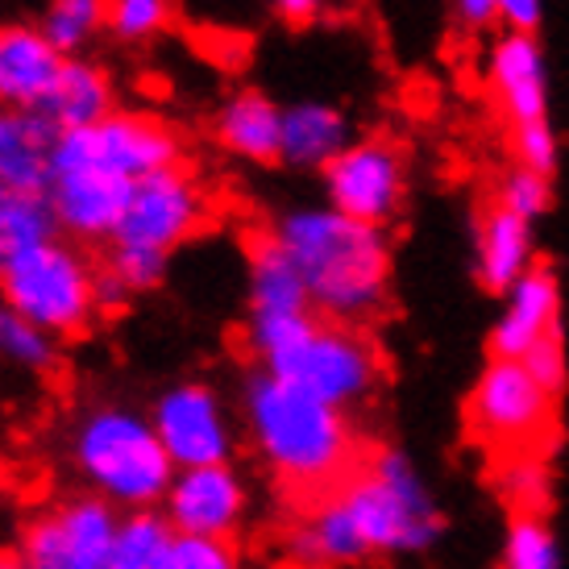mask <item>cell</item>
<instances>
[{"instance_id": "6da1fadb", "label": "cell", "mask_w": 569, "mask_h": 569, "mask_svg": "<svg viewBox=\"0 0 569 569\" xmlns=\"http://www.w3.org/2000/svg\"><path fill=\"white\" fill-rule=\"evenodd\" d=\"M441 532V507L420 470L399 449H379L308 507L287 532V553L300 569H341L366 557L425 553Z\"/></svg>"}, {"instance_id": "7a4b0ae2", "label": "cell", "mask_w": 569, "mask_h": 569, "mask_svg": "<svg viewBox=\"0 0 569 569\" xmlns=\"http://www.w3.org/2000/svg\"><path fill=\"white\" fill-rule=\"evenodd\" d=\"M270 238L296 262L312 312L337 325L375 320L391 300V238L329 204H296L279 212Z\"/></svg>"}, {"instance_id": "3957f363", "label": "cell", "mask_w": 569, "mask_h": 569, "mask_svg": "<svg viewBox=\"0 0 569 569\" xmlns=\"http://www.w3.org/2000/svg\"><path fill=\"white\" fill-rule=\"evenodd\" d=\"M241 411L253 453L287 487L329 495L358 470V437L349 411L329 408L267 370H253L246 379Z\"/></svg>"}, {"instance_id": "277c9868", "label": "cell", "mask_w": 569, "mask_h": 569, "mask_svg": "<svg viewBox=\"0 0 569 569\" xmlns=\"http://www.w3.org/2000/svg\"><path fill=\"white\" fill-rule=\"evenodd\" d=\"M258 366L337 411L362 408L379 391L382 358L358 325H337L317 312L250 317L246 325Z\"/></svg>"}, {"instance_id": "5b68a950", "label": "cell", "mask_w": 569, "mask_h": 569, "mask_svg": "<svg viewBox=\"0 0 569 569\" xmlns=\"http://www.w3.org/2000/svg\"><path fill=\"white\" fill-rule=\"evenodd\" d=\"M71 466L96 499L133 511H154L174 482V461L162 449L154 420L121 403L88 408L71 428Z\"/></svg>"}, {"instance_id": "8992f818", "label": "cell", "mask_w": 569, "mask_h": 569, "mask_svg": "<svg viewBox=\"0 0 569 569\" xmlns=\"http://www.w3.org/2000/svg\"><path fill=\"white\" fill-rule=\"evenodd\" d=\"M96 283H100V270L80 250V241L71 238L42 241L0 267V300L33 320L42 332H50L54 341L88 332L100 312Z\"/></svg>"}, {"instance_id": "52a82bcc", "label": "cell", "mask_w": 569, "mask_h": 569, "mask_svg": "<svg viewBox=\"0 0 569 569\" xmlns=\"http://www.w3.org/2000/svg\"><path fill=\"white\" fill-rule=\"evenodd\" d=\"M466 420L499 458H540L557 425V396L523 362L490 358L466 399Z\"/></svg>"}, {"instance_id": "ba28073f", "label": "cell", "mask_w": 569, "mask_h": 569, "mask_svg": "<svg viewBox=\"0 0 569 569\" xmlns=\"http://www.w3.org/2000/svg\"><path fill=\"white\" fill-rule=\"evenodd\" d=\"M408 183V154L391 138H353L346 154L320 171L325 204L375 229H387L403 212Z\"/></svg>"}, {"instance_id": "9c48e42d", "label": "cell", "mask_w": 569, "mask_h": 569, "mask_svg": "<svg viewBox=\"0 0 569 569\" xmlns=\"http://www.w3.org/2000/svg\"><path fill=\"white\" fill-rule=\"evenodd\" d=\"M117 537H121L117 507L96 495H80L38 511L26 523L21 557L30 569H112Z\"/></svg>"}, {"instance_id": "30bf717a", "label": "cell", "mask_w": 569, "mask_h": 569, "mask_svg": "<svg viewBox=\"0 0 569 569\" xmlns=\"http://www.w3.org/2000/svg\"><path fill=\"white\" fill-rule=\"evenodd\" d=\"M54 159L92 162L104 171H117L126 179H146L154 171L179 167L183 162V138L154 112L117 109L92 129H76V133H59Z\"/></svg>"}, {"instance_id": "8fae6325", "label": "cell", "mask_w": 569, "mask_h": 569, "mask_svg": "<svg viewBox=\"0 0 569 569\" xmlns=\"http://www.w3.org/2000/svg\"><path fill=\"white\" fill-rule=\"evenodd\" d=\"M208 221V196L200 179L179 162L167 171H154L133 183V200L112 246H142V250L167 253L188 246Z\"/></svg>"}, {"instance_id": "7c38bea8", "label": "cell", "mask_w": 569, "mask_h": 569, "mask_svg": "<svg viewBox=\"0 0 569 569\" xmlns=\"http://www.w3.org/2000/svg\"><path fill=\"white\" fill-rule=\"evenodd\" d=\"M154 432L162 449L171 453L174 470H196V466H224L233 458V420L224 399L208 382H174L154 399Z\"/></svg>"}, {"instance_id": "4fadbf2b", "label": "cell", "mask_w": 569, "mask_h": 569, "mask_svg": "<svg viewBox=\"0 0 569 569\" xmlns=\"http://www.w3.org/2000/svg\"><path fill=\"white\" fill-rule=\"evenodd\" d=\"M59 233L71 241H112L133 200V179L92 162L54 159L47 183Z\"/></svg>"}, {"instance_id": "5bb4252c", "label": "cell", "mask_w": 569, "mask_h": 569, "mask_svg": "<svg viewBox=\"0 0 569 569\" xmlns=\"http://www.w3.org/2000/svg\"><path fill=\"white\" fill-rule=\"evenodd\" d=\"M246 511H250V490L229 461L179 470L162 499V520L174 528V537L229 540L246 523Z\"/></svg>"}, {"instance_id": "9a60e30c", "label": "cell", "mask_w": 569, "mask_h": 569, "mask_svg": "<svg viewBox=\"0 0 569 569\" xmlns=\"http://www.w3.org/2000/svg\"><path fill=\"white\" fill-rule=\"evenodd\" d=\"M487 83L507 129L549 121V63L537 33H499L487 54Z\"/></svg>"}, {"instance_id": "2e32d148", "label": "cell", "mask_w": 569, "mask_h": 569, "mask_svg": "<svg viewBox=\"0 0 569 569\" xmlns=\"http://www.w3.org/2000/svg\"><path fill=\"white\" fill-rule=\"evenodd\" d=\"M553 332H561V279L549 262H537L503 296V312L490 329V358L523 362Z\"/></svg>"}, {"instance_id": "e0dca14e", "label": "cell", "mask_w": 569, "mask_h": 569, "mask_svg": "<svg viewBox=\"0 0 569 569\" xmlns=\"http://www.w3.org/2000/svg\"><path fill=\"white\" fill-rule=\"evenodd\" d=\"M537 224L507 212L499 200H490L475 229V279L490 296H507L528 270L537 267Z\"/></svg>"}, {"instance_id": "ac0fdd59", "label": "cell", "mask_w": 569, "mask_h": 569, "mask_svg": "<svg viewBox=\"0 0 569 569\" xmlns=\"http://www.w3.org/2000/svg\"><path fill=\"white\" fill-rule=\"evenodd\" d=\"M63 63L67 59L50 47L38 26H26V21L0 26V109L38 112L47 104Z\"/></svg>"}, {"instance_id": "d6986e66", "label": "cell", "mask_w": 569, "mask_h": 569, "mask_svg": "<svg viewBox=\"0 0 569 569\" xmlns=\"http://www.w3.org/2000/svg\"><path fill=\"white\" fill-rule=\"evenodd\" d=\"M212 133L224 154L241 162H283V104L258 88H238L233 96H224L212 117Z\"/></svg>"}, {"instance_id": "ffe728a7", "label": "cell", "mask_w": 569, "mask_h": 569, "mask_svg": "<svg viewBox=\"0 0 569 569\" xmlns=\"http://www.w3.org/2000/svg\"><path fill=\"white\" fill-rule=\"evenodd\" d=\"M349 146H353V121L341 104H332V100L283 104V167L325 171Z\"/></svg>"}, {"instance_id": "44dd1931", "label": "cell", "mask_w": 569, "mask_h": 569, "mask_svg": "<svg viewBox=\"0 0 569 569\" xmlns=\"http://www.w3.org/2000/svg\"><path fill=\"white\" fill-rule=\"evenodd\" d=\"M54 146H59V129L42 112L0 109V183L47 191L54 171Z\"/></svg>"}, {"instance_id": "7402d4cb", "label": "cell", "mask_w": 569, "mask_h": 569, "mask_svg": "<svg viewBox=\"0 0 569 569\" xmlns=\"http://www.w3.org/2000/svg\"><path fill=\"white\" fill-rule=\"evenodd\" d=\"M38 112L59 133L92 129L117 112V83H112V76L96 59H83V54L80 59H67L54 88H50L47 104Z\"/></svg>"}, {"instance_id": "603a6c76", "label": "cell", "mask_w": 569, "mask_h": 569, "mask_svg": "<svg viewBox=\"0 0 569 569\" xmlns=\"http://www.w3.org/2000/svg\"><path fill=\"white\" fill-rule=\"evenodd\" d=\"M246 300H250V317H300V312H312L300 270L270 233L250 241V253H246Z\"/></svg>"}, {"instance_id": "cb8c5ba5", "label": "cell", "mask_w": 569, "mask_h": 569, "mask_svg": "<svg viewBox=\"0 0 569 569\" xmlns=\"http://www.w3.org/2000/svg\"><path fill=\"white\" fill-rule=\"evenodd\" d=\"M54 238H63V233H59V217L50 208L47 191L0 183V267L13 262L17 253Z\"/></svg>"}, {"instance_id": "d4e9b609", "label": "cell", "mask_w": 569, "mask_h": 569, "mask_svg": "<svg viewBox=\"0 0 569 569\" xmlns=\"http://www.w3.org/2000/svg\"><path fill=\"white\" fill-rule=\"evenodd\" d=\"M109 26V0H50L38 30L63 59H80L83 47Z\"/></svg>"}, {"instance_id": "484cf974", "label": "cell", "mask_w": 569, "mask_h": 569, "mask_svg": "<svg viewBox=\"0 0 569 569\" xmlns=\"http://www.w3.org/2000/svg\"><path fill=\"white\" fill-rule=\"evenodd\" d=\"M174 528L154 511H133L121 520L112 569H171Z\"/></svg>"}, {"instance_id": "4316f807", "label": "cell", "mask_w": 569, "mask_h": 569, "mask_svg": "<svg viewBox=\"0 0 569 569\" xmlns=\"http://www.w3.org/2000/svg\"><path fill=\"white\" fill-rule=\"evenodd\" d=\"M54 358H59L54 337L0 300V362L17 366V370H30V375H42V370L54 366Z\"/></svg>"}, {"instance_id": "83f0119b", "label": "cell", "mask_w": 569, "mask_h": 569, "mask_svg": "<svg viewBox=\"0 0 569 569\" xmlns=\"http://www.w3.org/2000/svg\"><path fill=\"white\" fill-rule=\"evenodd\" d=\"M503 569H561V549L549 516H511V532L503 545Z\"/></svg>"}, {"instance_id": "f1b7e54d", "label": "cell", "mask_w": 569, "mask_h": 569, "mask_svg": "<svg viewBox=\"0 0 569 569\" xmlns=\"http://www.w3.org/2000/svg\"><path fill=\"white\" fill-rule=\"evenodd\" d=\"M171 0H109V26L104 30L126 47H142V42H154L171 26Z\"/></svg>"}, {"instance_id": "f546056e", "label": "cell", "mask_w": 569, "mask_h": 569, "mask_svg": "<svg viewBox=\"0 0 569 569\" xmlns=\"http://www.w3.org/2000/svg\"><path fill=\"white\" fill-rule=\"evenodd\" d=\"M495 487L511 503L516 516H532V511L545 516V503H549V470H545L540 458H503Z\"/></svg>"}, {"instance_id": "4dcf8cb0", "label": "cell", "mask_w": 569, "mask_h": 569, "mask_svg": "<svg viewBox=\"0 0 569 569\" xmlns=\"http://www.w3.org/2000/svg\"><path fill=\"white\" fill-rule=\"evenodd\" d=\"M507 212L523 217L528 224H540L549 212H553V179L549 174H537L528 167H511L499 183V196H495Z\"/></svg>"}, {"instance_id": "1f68e13d", "label": "cell", "mask_w": 569, "mask_h": 569, "mask_svg": "<svg viewBox=\"0 0 569 569\" xmlns=\"http://www.w3.org/2000/svg\"><path fill=\"white\" fill-rule=\"evenodd\" d=\"M104 270L126 287L129 296H142V291H154L167 279V253L142 250V246H112Z\"/></svg>"}, {"instance_id": "d6a6232c", "label": "cell", "mask_w": 569, "mask_h": 569, "mask_svg": "<svg viewBox=\"0 0 569 569\" xmlns=\"http://www.w3.org/2000/svg\"><path fill=\"white\" fill-rule=\"evenodd\" d=\"M511 154H516V167H528V171L557 179V167H561V142H557L553 121H537V126L511 129Z\"/></svg>"}, {"instance_id": "836d02e7", "label": "cell", "mask_w": 569, "mask_h": 569, "mask_svg": "<svg viewBox=\"0 0 569 569\" xmlns=\"http://www.w3.org/2000/svg\"><path fill=\"white\" fill-rule=\"evenodd\" d=\"M171 569H241V561L229 540L174 537Z\"/></svg>"}, {"instance_id": "e575fe53", "label": "cell", "mask_w": 569, "mask_h": 569, "mask_svg": "<svg viewBox=\"0 0 569 569\" xmlns=\"http://www.w3.org/2000/svg\"><path fill=\"white\" fill-rule=\"evenodd\" d=\"M523 366L532 370V379L545 382L549 391H553L557 399H561V391H566L569 382V358H566V337L561 332H553V337H545L528 358H523Z\"/></svg>"}, {"instance_id": "d590c367", "label": "cell", "mask_w": 569, "mask_h": 569, "mask_svg": "<svg viewBox=\"0 0 569 569\" xmlns=\"http://www.w3.org/2000/svg\"><path fill=\"white\" fill-rule=\"evenodd\" d=\"M449 4H453V21H458L461 30H470V33L499 30V9H503V0H449Z\"/></svg>"}, {"instance_id": "8d00e7d4", "label": "cell", "mask_w": 569, "mask_h": 569, "mask_svg": "<svg viewBox=\"0 0 569 569\" xmlns=\"http://www.w3.org/2000/svg\"><path fill=\"white\" fill-rule=\"evenodd\" d=\"M545 21V0H503L499 26L503 33H537Z\"/></svg>"}, {"instance_id": "74e56055", "label": "cell", "mask_w": 569, "mask_h": 569, "mask_svg": "<svg viewBox=\"0 0 569 569\" xmlns=\"http://www.w3.org/2000/svg\"><path fill=\"white\" fill-rule=\"evenodd\" d=\"M270 9L287 21H296V26H308V21H317L325 9H329V0H267Z\"/></svg>"}, {"instance_id": "f35d334b", "label": "cell", "mask_w": 569, "mask_h": 569, "mask_svg": "<svg viewBox=\"0 0 569 569\" xmlns=\"http://www.w3.org/2000/svg\"><path fill=\"white\" fill-rule=\"evenodd\" d=\"M96 300H100V312H112V308H121L129 300V291L117 279H112L109 270H100V283H96Z\"/></svg>"}, {"instance_id": "ab89813d", "label": "cell", "mask_w": 569, "mask_h": 569, "mask_svg": "<svg viewBox=\"0 0 569 569\" xmlns=\"http://www.w3.org/2000/svg\"><path fill=\"white\" fill-rule=\"evenodd\" d=\"M0 569H30L21 553H0Z\"/></svg>"}]
</instances>
